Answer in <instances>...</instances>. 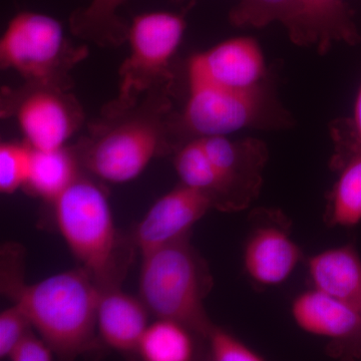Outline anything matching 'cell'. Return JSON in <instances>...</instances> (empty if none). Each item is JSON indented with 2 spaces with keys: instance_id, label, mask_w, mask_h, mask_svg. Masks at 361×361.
Masks as SVG:
<instances>
[{
  "instance_id": "cell-12",
  "label": "cell",
  "mask_w": 361,
  "mask_h": 361,
  "mask_svg": "<svg viewBox=\"0 0 361 361\" xmlns=\"http://www.w3.org/2000/svg\"><path fill=\"white\" fill-rule=\"evenodd\" d=\"M336 182L327 195L324 221L330 227H353L361 222V140L351 118L331 128Z\"/></svg>"
},
{
  "instance_id": "cell-13",
  "label": "cell",
  "mask_w": 361,
  "mask_h": 361,
  "mask_svg": "<svg viewBox=\"0 0 361 361\" xmlns=\"http://www.w3.org/2000/svg\"><path fill=\"white\" fill-rule=\"evenodd\" d=\"M260 45L252 37H236L190 59L188 78L230 89H250L265 82Z\"/></svg>"
},
{
  "instance_id": "cell-15",
  "label": "cell",
  "mask_w": 361,
  "mask_h": 361,
  "mask_svg": "<svg viewBox=\"0 0 361 361\" xmlns=\"http://www.w3.org/2000/svg\"><path fill=\"white\" fill-rule=\"evenodd\" d=\"M147 306L125 292L106 287L102 291L97 314L99 336L110 348L118 351L137 350L148 327Z\"/></svg>"
},
{
  "instance_id": "cell-28",
  "label": "cell",
  "mask_w": 361,
  "mask_h": 361,
  "mask_svg": "<svg viewBox=\"0 0 361 361\" xmlns=\"http://www.w3.org/2000/svg\"><path fill=\"white\" fill-rule=\"evenodd\" d=\"M174 2H177V4H183V2H188L189 4H193L196 0H173Z\"/></svg>"
},
{
  "instance_id": "cell-9",
  "label": "cell",
  "mask_w": 361,
  "mask_h": 361,
  "mask_svg": "<svg viewBox=\"0 0 361 361\" xmlns=\"http://www.w3.org/2000/svg\"><path fill=\"white\" fill-rule=\"evenodd\" d=\"M224 183L229 212L246 210L260 193L267 147L261 140L228 135L197 137Z\"/></svg>"
},
{
  "instance_id": "cell-27",
  "label": "cell",
  "mask_w": 361,
  "mask_h": 361,
  "mask_svg": "<svg viewBox=\"0 0 361 361\" xmlns=\"http://www.w3.org/2000/svg\"><path fill=\"white\" fill-rule=\"evenodd\" d=\"M353 127L357 133L358 137L361 140V85L358 90L357 97H356L355 110H353V118H351Z\"/></svg>"
},
{
  "instance_id": "cell-4",
  "label": "cell",
  "mask_w": 361,
  "mask_h": 361,
  "mask_svg": "<svg viewBox=\"0 0 361 361\" xmlns=\"http://www.w3.org/2000/svg\"><path fill=\"white\" fill-rule=\"evenodd\" d=\"M52 204L66 245L97 283L106 288L116 248V228L106 194L94 183L78 178Z\"/></svg>"
},
{
  "instance_id": "cell-5",
  "label": "cell",
  "mask_w": 361,
  "mask_h": 361,
  "mask_svg": "<svg viewBox=\"0 0 361 361\" xmlns=\"http://www.w3.org/2000/svg\"><path fill=\"white\" fill-rule=\"evenodd\" d=\"M287 123L286 113L265 82L239 90L189 78L182 125L193 139L228 135L249 128L274 129Z\"/></svg>"
},
{
  "instance_id": "cell-22",
  "label": "cell",
  "mask_w": 361,
  "mask_h": 361,
  "mask_svg": "<svg viewBox=\"0 0 361 361\" xmlns=\"http://www.w3.org/2000/svg\"><path fill=\"white\" fill-rule=\"evenodd\" d=\"M317 35V49L327 51L332 42L356 44L360 37L346 0H306Z\"/></svg>"
},
{
  "instance_id": "cell-18",
  "label": "cell",
  "mask_w": 361,
  "mask_h": 361,
  "mask_svg": "<svg viewBox=\"0 0 361 361\" xmlns=\"http://www.w3.org/2000/svg\"><path fill=\"white\" fill-rule=\"evenodd\" d=\"M127 0H90L71 18V32L80 39L103 47H115L128 40L129 27L118 11Z\"/></svg>"
},
{
  "instance_id": "cell-3",
  "label": "cell",
  "mask_w": 361,
  "mask_h": 361,
  "mask_svg": "<svg viewBox=\"0 0 361 361\" xmlns=\"http://www.w3.org/2000/svg\"><path fill=\"white\" fill-rule=\"evenodd\" d=\"M186 23L180 14L155 11L135 16L129 27V56L120 68L118 96L106 115L118 118L135 109L140 97L167 84L171 59L182 42Z\"/></svg>"
},
{
  "instance_id": "cell-8",
  "label": "cell",
  "mask_w": 361,
  "mask_h": 361,
  "mask_svg": "<svg viewBox=\"0 0 361 361\" xmlns=\"http://www.w3.org/2000/svg\"><path fill=\"white\" fill-rule=\"evenodd\" d=\"M253 221L244 246V271L257 286H277L295 270L302 251L292 239L291 223L283 214L260 211Z\"/></svg>"
},
{
  "instance_id": "cell-14",
  "label": "cell",
  "mask_w": 361,
  "mask_h": 361,
  "mask_svg": "<svg viewBox=\"0 0 361 361\" xmlns=\"http://www.w3.org/2000/svg\"><path fill=\"white\" fill-rule=\"evenodd\" d=\"M291 314L306 334L331 339L339 348H350L353 356L361 355V311L355 306L312 288L295 297Z\"/></svg>"
},
{
  "instance_id": "cell-23",
  "label": "cell",
  "mask_w": 361,
  "mask_h": 361,
  "mask_svg": "<svg viewBox=\"0 0 361 361\" xmlns=\"http://www.w3.org/2000/svg\"><path fill=\"white\" fill-rule=\"evenodd\" d=\"M33 149L27 142H6L0 145V192L16 193L25 187L32 171Z\"/></svg>"
},
{
  "instance_id": "cell-2",
  "label": "cell",
  "mask_w": 361,
  "mask_h": 361,
  "mask_svg": "<svg viewBox=\"0 0 361 361\" xmlns=\"http://www.w3.org/2000/svg\"><path fill=\"white\" fill-rule=\"evenodd\" d=\"M142 257L140 293L149 312L206 337L213 324L204 299L212 288V276L190 244L189 236Z\"/></svg>"
},
{
  "instance_id": "cell-11",
  "label": "cell",
  "mask_w": 361,
  "mask_h": 361,
  "mask_svg": "<svg viewBox=\"0 0 361 361\" xmlns=\"http://www.w3.org/2000/svg\"><path fill=\"white\" fill-rule=\"evenodd\" d=\"M212 208L208 195L183 184L161 196L135 232L142 256L189 236L192 227Z\"/></svg>"
},
{
  "instance_id": "cell-20",
  "label": "cell",
  "mask_w": 361,
  "mask_h": 361,
  "mask_svg": "<svg viewBox=\"0 0 361 361\" xmlns=\"http://www.w3.org/2000/svg\"><path fill=\"white\" fill-rule=\"evenodd\" d=\"M78 178L77 163L65 148L33 149L32 171L25 187L54 203Z\"/></svg>"
},
{
  "instance_id": "cell-10",
  "label": "cell",
  "mask_w": 361,
  "mask_h": 361,
  "mask_svg": "<svg viewBox=\"0 0 361 361\" xmlns=\"http://www.w3.org/2000/svg\"><path fill=\"white\" fill-rule=\"evenodd\" d=\"M32 87L16 110L26 142L42 151L63 148L80 123L77 104L58 87Z\"/></svg>"
},
{
  "instance_id": "cell-24",
  "label": "cell",
  "mask_w": 361,
  "mask_h": 361,
  "mask_svg": "<svg viewBox=\"0 0 361 361\" xmlns=\"http://www.w3.org/2000/svg\"><path fill=\"white\" fill-rule=\"evenodd\" d=\"M211 357L215 361H261L263 356L229 332L212 326L207 334Z\"/></svg>"
},
{
  "instance_id": "cell-19",
  "label": "cell",
  "mask_w": 361,
  "mask_h": 361,
  "mask_svg": "<svg viewBox=\"0 0 361 361\" xmlns=\"http://www.w3.org/2000/svg\"><path fill=\"white\" fill-rule=\"evenodd\" d=\"M174 165L180 184L208 195L213 208L229 212L224 183L198 140H190L179 149Z\"/></svg>"
},
{
  "instance_id": "cell-17",
  "label": "cell",
  "mask_w": 361,
  "mask_h": 361,
  "mask_svg": "<svg viewBox=\"0 0 361 361\" xmlns=\"http://www.w3.org/2000/svg\"><path fill=\"white\" fill-rule=\"evenodd\" d=\"M308 273L313 289L361 311V258L353 244L315 254Z\"/></svg>"
},
{
  "instance_id": "cell-1",
  "label": "cell",
  "mask_w": 361,
  "mask_h": 361,
  "mask_svg": "<svg viewBox=\"0 0 361 361\" xmlns=\"http://www.w3.org/2000/svg\"><path fill=\"white\" fill-rule=\"evenodd\" d=\"M2 287L54 353L75 356L92 343L103 287L84 268L30 285L11 278Z\"/></svg>"
},
{
  "instance_id": "cell-6",
  "label": "cell",
  "mask_w": 361,
  "mask_h": 361,
  "mask_svg": "<svg viewBox=\"0 0 361 361\" xmlns=\"http://www.w3.org/2000/svg\"><path fill=\"white\" fill-rule=\"evenodd\" d=\"M78 59L68 49L63 25L47 14H18L0 40L1 66L32 85L61 89V78Z\"/></svg>"
},
{
  "instance_id": "cell-25",
  "label": "cell",
  "mask_w": 361,
  "mask_h": 361,
  "mask_svg": "<svg viewBox=\"0 0 361 361\" xmlns=\"http://www.w3.org/2000/svg\"><path fill=\"white\" fill-rule=\"evenodd\" d=\"M32 327L23 310L13 304L0 314V357H8L14 346L28 334Z\"/></svg>"
},
{
  "instance_id": "cell-21",
  "label": "cell",
  "mask_w": 361,
  "mask_h": 361,
  "mask_svg": "<svg viewBox=\"0 0 361 361\" xmlns=\"http://www.w3.org/2000/svg\"><path fill=\"white\" fill-rule=\"evenodd\" d=\"M191 330L174 320L158 318L149 324L137 350L147 361H189L194 355Z\"/></svg>"
},
{
  "instance_id": "cell-26",
  "label": "cell",
  "mask_w": 361,
  "mask_h": 361,
  "mask_svg": "<svg viewBox=\"0 0 361 361\" xmlns=\"http://www.w3.org/2000/svg\"><path fill=\"white\" fill-rule=\"evenodd\" d=\"M54 353L47 341L28 332L7 358L13 361H51L54 360Z\"/></svg>"
},
{
  "instance_id": "cell-7",
  "label": "cell",
  "mask_w": 361,
  "mask_h": 361,
  "mask_svg": "<svg viewBox=\"0 0 361 361\" xmlns=\"http://www.w3.org/2000/svg\"><path fill=\"white\" fill-rule=\"evenodd\" d=\"M161 109H165V106ZM126 116L92 142L85 154V165L106 182L123 184L139 177L163 142L161 110Z\"/></svg>"
},
{
  "instance_id": "cell-16",
  "label": "cell",
  "mask_w": 361,
  "mask_h": 361,
  "mask_svg": "<svg viewBox=\"0 0 361 361\" xmlns=\"http://www.w3.org/2000/svg\"><path fill=\"white\" fill-rule=\"evenodd\" d=\"M229 18L237 27L262 28L279 23L294 44L317 47V35L306 0H237Z\"/></svg>"
}]
</instances>
